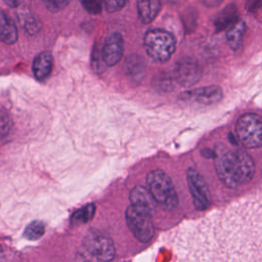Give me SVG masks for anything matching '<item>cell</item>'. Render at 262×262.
Wrapping results in <instances>:
<instances>
[{"instance_id": "obj_5", "label": "cell", "mask_w": 262, "mask_h": 262, "mask_svg": "<svg viewBox=\"0 0 262 262\" xmlns=\"http://www.w3.org/2000/svg\"><path fill=\"white\" fill-rule=\"evenodd\" d=\"M126 221L133 235L141 243H147L155 233L151 215L133 205L126 210Z\"/></svg>"}, {"instance_id": "obj_8", "label": "cell", "mask_w": 262, "mask_h": 262, "mask_svg": "<svg viewBox=\"0 0 262 262\" xmlns=\"http://www.w3.org/2000/svg\"><path fill=\"white\" fill-rule=\"evenodd\" d=\"M202 74L203 71L199 62L190 57L179 59L174 68V79L184 87L196 84L201 80Z\"/></svg>"}, {"instance_id": "obj_18", "label": "cell", "mask_w": 262, "mask_h": 262, "mask_svg": "<svg viewBox=\"0 0 262 262\" xmlns=\"http://www.w3.org/2000/svg\"><path fill=\"white\" fill-rule=\"evenodd\" d=\"M45 232V225L42 221H39V220H36V221H33L31 222L25 229V236L29 239H32V241H35V239H38L40 238Z\"/></svg>"}, {"instance_id": "obj_6", "label": "cell", "mask_w": 262, "mask_h": 262, "mask_svg": "<svg viewBox=\"0 0 262 262\" xmlns=\"http://www.w3.org/2000/svg\"><path fill=\"white\" fill-rule=\"evenodd\" d=\"M84 248L97 260L110 262L114 259L116 250L113 241L98 230L89 231L84 238Z\"/></svg>"}, {"instance_id": "obj_26", "label": "cell", "mask_w": 262, "mask_h": 262, "mask_svg": "<svg viewBox=\"0 0 262 262\" xmlns=\"http://www.w3.org/2000/svg\"><path fill=\"white\" fill-rule=\"evenodd\" d=\"M0 252H1V246H0Z\"/></svg>"}, {"instance_id": "obj_3", "label": "cell", "mask_w": 262, "mask_h": 262, "mask_svg": "<svg viewBox=\"0 0 262 262\" xmlns=\"http://www.w3.org/2000/svg\"><path fill=\"white\" fill-rule=\"evenodd\" d=\"M146 182L156 202L167 210H173L178 205V198L172 180L162 170H154L147 174Z\"/></svg>"}, {"instance_id": "obj_11", "label": "cell", "mask_w": 262, "mask_h": 262, "mask_svg": "<svg viewBox=\"0 0 262 262\" xmlns=\"http://www.w3.org/2000/svg\"><path fill=\"white\" fill-rule=\"evenodd\" d=\"M130 201L131 204L150 215L155 212L157 202L155 198L152 196L151 192L148 188H145L143 186H135L131 192H130Z\"/></svg>"}, {"instance_id": "obj_21", "label": "cell", "mask_w": 262, "mask_h": 262, "mask_svg": "<svg viewBox=\"0 0 262 262\" xmlns=\"http://www.w3.org/2000/svg\"><path fill=\"white\" fill-rule=\"evenodd\" d=\"M46 7L51 11H58L66 7L71 0H42Z\"/></svg>"}, {"instance_id": "obj_14", "label": "cell", "mask_w": 262, "mask_h": 262, "mask_svg": "<svg viewBox=\"0 0 262 262\" xmlns=\"http://www.w3.org/2000/svg\"><path fill=\"white\" fill-rule=\"evenodd\" d=\"M17 40V29L14 21L0 10V41L5 44H13Z\"/></svg>"}, {"instance_id": "obj_20", "label": "cell", "mask_w": 262, "mask_h": 262, "mask_svg": "<svg viewBox=\"0 0 262 262\" xmlns=\"http://www.w3.org/2000/svg\"><path fill=\"white\" fill-rule=\"evenodd\" d=\"M128 0H103V4L107 12H116L122 9Z\"/></svg>"}, {"instance_id": "obj_1", "label": "cell", "mask_w": 262, "mask_h": 262, "mask_svg": "<svg viewBox=\"0 0 262 262\" xmlns=\"http://www.w3.org/2000/svg\"><path fill=\"white\" fill-rule=\"evenodd\" d=\"M215 167L220 180L230 188L249 182L255 173V164L244 149L228 150L221 146L217 151Z\"/></svg>"}, {"instance_id": "obj_22", "label": "cell", "mask_w": 262, "mask_h": 262, "mask_svg": "<svg viewBox=\"0 0 262 262\" xmlns=\"http://www.w3.org/2000/svg\"><path fill=\"white\" fill-rule=\"evenodd\" d=\"M25 28L29 34H36L40 30L41 24L35 17H28L25 21Z\"/></svg>"}, {"instance_id": "obj_12", "label": "cell", "mask_w": 262, "mask_h": 262, "mask_svg": "<svg viewBox=\"0 0 262 262\" xmlns=\"http://www.w3.org/2000/svg\"><path fill=\"white\" fill-rule=\"evenodd\" d=\"M53 66V57L50 52L43 51L39 53L33 62V73L37 80H45L51 73Z\"/></svg>"}, {"instance_id": "obj_9", "label": "cell", "mask_w": 262, "mask_h": 262, "mask_svg": "<svg viewBox=\"0 0 262 262\" xmlns=\"http://www.w3.org/2000/svg\"><path fill=\"white\" fill-rule=\"evenodd\" d=\"M181 100L200 104H213L221 100L222 89L219 86H207L184 91L180 94Z\"/></svg>"}, {"instance_id": "obj_13", "label": "cell", "mask_w": 262, "mask_h": 262, "mask_svg": "<svg viewBox=\"0 0 262 262\" xmlns=\"http://www.w3.org/2000/svg\"><path fill=\"white\" fill-rule=\"evenodd\" d=\"M161 9V0H137V11L143 24L151 23Z\"/></svg>"}, {"instance_id": "obj_25", "label": "cell", "mask_w": 262, "mask_h": 262, "mask_svg": "<svg viewBox=\"0 0 262 262\" xmlns=\"http://www.w3.org/2000/svg\"><path fill=\"white\" fill-rule=\"evenodd\" d=\"M3 1L10 7H17L23 2V0H3Z\"/></svg>"}, {"instance_id": "obj_19", "label": "cell", "mask_w": 262, "mask_h": 262, "mask_svg": "<svg viewBox=\"0 0 262 262\" xmlns=\"http://www.w3.org/2000/svg\"><path fill=\"white\" fill-rule=\"evenodd\" d=\"M80 2L83 8L91 14H98L101 12L103 0H80Z\"/></svg>"}, {"instance_id": "obj_4", "label": "cell", "mask_w": 262, "mask_h": 262, "mask_svg": "<svg viewBox=\"0 0 262 262\" xmlns=\"http://www.w3.org/2000/svg\"><path fill=\"white\" fill-rule=\"evenodd\" d=\"M235 132L239 142L247 148L262 146V120L255 114H246L238 118Z\"/></svg>"}, {"instance_id": "obj_2", "label": "cell", "mask_w": 262, "mask_h": 262, "mask_svg": "<svg viewBox=\"0 0 262 262\" xmlns=\"http://www.w3.org/2000/svg\"><path fill=\"white\" fill-rule=\"evenodd\" d=\"M143 44L147 55L159 62H165L175 51L174 36L163 29H152L145 33Z\"/></svg>"}, {"instance_id": "obj_15", "label": "cell", "mask_w": 262, "mask_h": 262, "mask_svg": "<svg viewBox=\"0 0 262 262\" xmlns=\"http://www.w3.org/2000/svg\"><path fill=\"white\" fill-rule=\"evenodd\" d=\"M245 31L246 25L242 19H236L227 28L226 41L232 50H237L241 47Z\"/></svg>"}, {"instance_id": "obj_10", "label": "cell", "mask_w": 262, "mask_h": 262, "mask_svg": "<svg viewBox=\"0 0 262 262\" xmlns=\"http://www.w3.org/2000/svg\"><path fill=\"white\" fill-rule=\"evenodd\" d=\"M124 52V40L120 33L111 34L104 41L101 49V58L106 66L117 64Z\"/></svg>"}, {"instance_id": "obj_7", "label": "cell", "mask_w": 262, "mask_h": 262, "mask_svg": "<svg viewBox=\"0 0 262 262\" xmlns=\"http://www.w3.org/2000/svg\"><path fill=\"white\" fill-rule=\"evenodd\" d=\"M187 182L194 207L200 211L208 209L211 203L210 191L202 175L195 169L189 168L187 170Z\"/></svg>"}, {"instance_id": "obj_16", "label": "cell", "mask_w": 262, "mask_h": 262, "mask_svg": "<svg viewBox=\"0 0 262 262\" xmlns=\"http://www.w3.org/2000/svg\"><path fill=\"white\" fill-rule=\"evenodd\" d=\"M236 19V7L233 4L228 5L216 16L214 21L215 28L217 29V31L223 30L225 28H228Z\"/></svg>"}, {"instance_id": "obj_17", "label": "cell", "mask_w": 262, "mask_h": 262, "mask_svg": "<svg viewBox=\"0 0 262 262\" xmlns=\"http://www.w3.org/2000/svg\"><path fill=\"white\" fill-rule=\"evenodd\" d=\"M95 212L94 204H88L77 210L71 217L72 225H81L92 219Z\"/></svg>"}, {"instance_id": "obj_23", "label": "cell", "mask_w": 262, "mask_h": 262, "mask_svg": "<svg viewBox=\"0 0 262 262\" xmlns=\"http://www.w3.org/2000/svg\"><path fill=\"white\" fill-rule=\"evenodd\" d=\"M96 258L92 256L89 252L85 250L84 253H78L75 259V262H96Z\"/></svg>"}, {"instance_id": "obj_24", "label": "cell", "mask_w": 262, "mask_h": 262, "mask_svg": "<svg viewBox=\"0 0 262 262\" xmlns=\"http://www.w3.org/2000/svg\"><path fill=\"white\" fill-rule=\"evenodd\" d=\"M201 3L207 7H216L219 4H221V2L223 0H200Z\"/></svg>"}]
</instances>
